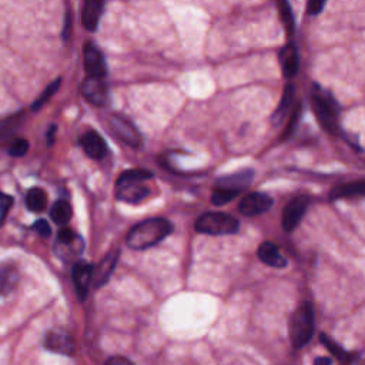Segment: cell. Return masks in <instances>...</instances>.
I'll use <instances>...</instances> for the list:
<instances>
[{
  "mask_svg": "<svg viewBox=\"0 0 365 365\" xmlns=\"http://www.w3.org/2000/svg\"><path fill=\"white\" fill-rule=\"evenodd\" d=\"M172 231L173 224L166 218H149L129 231L126 242L133 250H145L159 244L167 235L172 234Z\"/></svg>",
  "mask_w": 365,
  "mask_h": 365,
  "instance_id": "obj_1",
  "label": "cell"
},
{
  "mask_svg": "<svg viewBox=\"0 0 365 365\" xmlns=\"http://www.w3.org/2000/svg\"><path fill=\"white\" fill-rule=\"evenodd\" d=\"M152 177L153 175L143 168H133L121 173L116 184L117 200L130 204L141 203L150 194V188L145 186V181Z\"/></svg>",
  "mask_w": 365,
  "mask_h": 365,
  "instance_id": "obj_2",
  "label": "cell"
},
{
  "mask_svg": "<svg viewBox=\"0 0 365 365\" xmlns=\"http://www.w3.org/2000/svg\"><path fill=\"white\" fill-rule=\"evenodd\" d=\"M311 106L317 116L320 125L330 133L339 132V110L335 99L328 90H324L319 84H312Z\"/></svg>",
  "mask_w": 365,
  "mask_h": 365,
  "instance_id": "obj_3",
  "label": "cell"
},
{
  "mask_svg": "<svg viewBox=\"0 0 365 365\" xmlns=\"http://www.w3.org/2000/svg\"><path fill=\"white\" fill-rule=\"evenodd\" d=\"M290 339L294 348L307 346L314 335V311L310 303H303L290 317Z\"/></svg>",
  "mask_w": 365,
  "mask_h": 365,
  "instance_id": "obj_4",
  "label": "cell"
},
{
  "mask_svg": "<svg viewBox=\"0 0 365 365\" xmlns=\"http://www.w3.org/2000/svg\"><path fill=\"white\" fill-rule=\"evenodd\" d=\"M237 218L226 213H204L196 222V231L208 235H227L238 231Z\"/></svg>",
  "mask_w": 365,
  "mask_h": 365,
  "instance_id": "obj_5",
  "label": "cell"
},
{
  "mask_svg": "<svg viewBox=\"0 0 365 365\" xmlns=\"http://www.w3.org/2000/svg\"><path fill=\"white\" fill-rule=\"evenodd\" d=\"M109 126L113 134H116L127 145H132V148L137 149L143 144V137L140 132L127 117L120 116V114H112L109 118Z\"/></svg>",
  "mask_w": 365,
  "mask_h": 365,
  "instance_id": "obj_6",
  "label": "cell"
},
{
  "mask_svg": "<svg viewBox=\"0 0 365 365\" xmlns=\"http://www.w3.org/2000/svg\"><path fill=\"white\" fill-rule=\"evenodd\" d=\"M82 93L86 97V100L94 106H106L110 100L109 87L105 79L99 78H87L82 84Z\"/></svg>",
  "mask_w": 365,
  "mask_h": 365,
  "instance_id": "obj_7",
  "label": "cell"
},
{
  "mask_svg": "<svg viewBox=\"0 0 365 365\" xmlns=\"http://www.w3.org/2000/svg\"><path fill=\"white\" fill-rule=\"evenodd\" d=\"M310 204V197L307 196H300V197H296L294 200H291L284 211H283V229L290 233L293 231L301 222V218L307 210Z\"/></svg>",
  "mask_w": 365,
  "mask_h": 365,
  "instance_id": "obj_8",
  "label": "cell"
},
{
  "mask_svg": "<svg viewBox=\"0 0 365 365\" xmlns=\"http://www.w3.org/2000/svg\"><path fill=\"white\" fill-rule=\"evenodd\" d=\"M273 207V199L264 193H251L242 199L238 204V210L242 215L254 217L264 214Z\"/></svg>",
  "mask_w": 365,
  "mask_h": 365,
  "instance_id": "obj_9",
  "label": "cell"
},
{
  "mask_svg": "<svg viewBox=\"0 0 365 365\" xmlns=\"http://www.w3.org/2000/svg\"><path fill=\"white\" fill-rule=\"evenodd\" d=\"M84 67L90 78L105 79L107 75V67L100 48L93 43L84 46Z\"/></svg>",
  "mask_w": 365,
  "mask_h": 365,
  "instance_id": "obj_10",
  "label": "cell"
},
{
  "mask_svg": "<svg viewBox=\"0 0 365 365\" xmlns=\"http://www.w3.org/2000/svg\"><path fill=\"white\" fill-rule=\"evenodd\" d=\"M105 9V0H83L82 23L86 30L96 32Z\"/></svg>",
  "mask_w": 365,
  "mask_h": 365,
  "instance_id": "obj_11",
  "label": "cell"
},
{
  "mask_svg": "<svg viewBox=\"0 0 365 365\" xmlns=\"http://www.w3.org/2000/svg\"><path fill=\"white\" fill-rule=\"evenodd\" d=\"M118 257H120L118 251H112L99 264H97L96 267H93L91 284L96 288H99V287H102V285H105L107 283V280L110 278V276L113 274V271L116 269V264H117Z\"/></svg>",
  "mask_w": 365,
  "mask_h": 365,
  "instance_id": "obj_12",
  "label": "cell"
},
{
  "mask_svg": "<svg viewBox=\"0 0 365 365\" xmlns=\"http://www.w3.org/2000/svg\"><path fill=\"white\" fill-rule=\"evenodd\" d=\"M253 177H254L253 170H241V172L217 179L215 187L241 193L242 190L247 188L251 184Z\"/></svg>",
  "mask_w": 365,
  "mask_h": 365,
  "instance_id": "obj_13",
  "label": "cell"
},
{
  "mask_svg": "<svg viewBox=\"0 0 365 365\" xmlns=\"http://www.w3.org/2000/svg\"><path fill=\"white\" fill-rule=\"evenodd\" d=\"M80 145H82V149L84 150V153L94 160L103 159L106 152H107L106 141L103 140V137L99 133L94 132V130L87 132L80 137Z\"/></svg>",
  "mask_w": 365,
  "mask_h": 365,
  "instance_id": "obj_14",
  "label": "cell"
},
{
  "mask_svg": "<svg viewBox=\"0 0 365 365\" xmlns=\"http://www.w3.org/2000/svg\"><path fill=\"white\" fill-rule=\"evenodd\" d=\"M44 346L47 350H51L57 354L63 355H70L75 351V343L69 334L62 332V331H51L47 332L44 338Z\"/></svg>",
  "mask_w": 365,
  "mask_h": 365,
  "instance_id": "obj_15",
  "label": "cell"
},
{
  "mask_svg": "<svg viewBox=\"0 0 365 365\" xmlns=\"http://www.w3.org/2000/svg\"><path fill=\"white\" fill-rule=\"evenodd\" d=\"M278 59L281 63V70H283V75L287 79L294 78L297 75V71L300 69V56L299 52L294 44H287L284 46L280 53H278Z\"/></svg>",
  "mask_w": 365,
  "mask_h": 365,
  "instance_id": "obj_16",
  "label": "cell"
},
{
  "mask_svg": "<svg viewBox=\"0 0 365 365\" xmlns=\"http://www.w3.org/2000/svg\"><path fill=\"white\" fill-rule=\"evenodd\" d=\"M93 267L84 261H79L73 267V280H75L79 297L84 299L87 296L89 287L91 285Z\"/></svg>",
  "mask_w": 365,
  "mask_h": 365,
  "instance_id": "obj_17",
  "label": "cell"
},
{
  "mask_svg": "<svg viewBox=\"0 0 365 365\" xmlns=\"http://www.w3.org/2000/svg\"><path fill=\"white\" fill-rule=\"evenodd\" d=\"M258 258L270 267H274V269H283V267L287 265V260L281 256L280 249L274 244V242L265 241L258 247Z\"/></svg>",
  "mask_w": 365,
  "mask_h": 365,
  "instance_id": "obj_18",
  "label": "cell"
},
{
  "mask_svg": "<svg viewBox=\"0 0 365 365\" xmlns=\"http://www.w3.org/2000/svg\"><path fill=\"white\" fill-rule=\"evenodd\" d=\"M20 280L15 264L0 265V296H9L17 287Z\"/></svg>",
  "mask_w": 365,
  "mask_h": 365,
  "instance_id": "obj_19",
  "label": "cell"
},
{
  "mask_svg": "<svg viewBox=\"0 0 365 365\" xmlns=\"http://www.w3.org/2000/svg\"><path fill=\"white\" fill-rule=\"evenodd\" d=\"M365 196V181H351L332 188L330 197L331 200H339L347 197H362Z\"/></svg>",
  "mask_w": 365,
  "mask_h": 365,
  "instance_id": "obj_20",
  "label": "cell"
},
{
  "mask_svg": "<svg viewBox=\"0 0 365 365\" xmlns=\"http://www.w3.org/2000/svg\"><path fill=\"white\" fill-rule=\"evenodd\" d=\"M294 96H296V87L293 83H288L283 91V97H281V102L273 116L274 123H278V121L283 120V117L285 116V113L293 109V102H294Z\"/></svg>",
  "mask_w": 365,
  "mask_h": 365,
  "instance_id": "obj_21",
  "label": "cell"
},
{
  "mask_svg": "<svg viewBox=\"0 0 365 365\" xmlns=\"http://www.w3.org/2000/svg\"><path fill=\"white\" fill-rule=\"evenodd\" d=\"M46 204H47V196L42 188L35 187L29 190L28 196H26V206L30 211L40 213L46 208Z\"/></svg>",
  "mask_w": 365,
  "mask_h": 365,
  "instance_id": "obj_22",
  "label": "cell"
},
{
  "mask_svg": "<svg viewBox=\"0 0 365 365\" xmlns=\"http://www.w3.org/2000/svg\"><path fill=\"white\" fill-rule=\"evenodd\" d=\"M51 217L56 224H66L71 218V207L66 200H59L53 204L51 210Z\"/></svg>",
  "mask_w": 365,
  "mask_h": 365,
  "instance_id": "obj_23",
  "label": "cell"
},
{
  "mask_svg": "<svg viewBox=\"0 0 365 365\" xmlns=\"http://www.w3.org/2000/svg\"><path fill=\"white\" fill-rule=\"evenodd\" d=\"M320 339H321L323 346H324V347H326V348H327L334 357H337V359H338L339 362H341V364H348V362L351 361V355H350V354H348L341 346H338L331 337H328V335H326V334H321Z\"/></svg>",
  "mask_w": 365,
  "mask_h": 365,
  "instance_id": "obj_24",
  "label": "cell"
},
{
  "mask_svg": "<svg viewBox=\"0 0 365 365\" xmlns=\"http://www.w3.org/2000/svg\"><path fill=\"white\" fill-rule=\"evenodd\" d=\"M21 125V114H13L0 120V140L10 137Z\"/></svg>",
  "mask_w": 365,
  "mask_h": 365,
  "instance_id": "obj_25",
  "label": "cell"
},
{
  "mask_svg": "<svg viewBox=\"0 0 365 365\" xmlns=\"http://www.w3.org/2000/svg\"><path fill=\"white\" fill-rule=\"evenodd\" d=\"M277 5H278L280 17L284 23L287 32L293 35V32H294V16H293V10H291L288 0H277Z\"/></svg>",
  "mask_w": 365,
  "mask_h": 365,
  "instance_id": "obj_26",
  "label": "cell"
},
{
  "mask_svg": "<svg viewBox=\"0 0 365 365\" xmlns=\"http://www.w3.org/2000/svg\"><path fill=\"white\" fill-rule=\"evenodd\" d=\"M60 83H62V79L59 78L57 80H55V82H52L48 86H46V89H44V90L42 91V94L37 97L36 102L32 105V110H39V109H42L48 100H51V97L59 90Z\"/></svg>",
  "mask_w": 365,
  "mask_h": 365,
  "instance_id": "obj_27",
  "label": "cell"
},
{
  "mask_svg": "<svg viewBox=\"0 0 365 365\" xmlns=\"http://www.w3.org/2000/svg\"><path fill=\"white\" fill-rule=\"evenodd\" d=\"M301 114H303V105H301V103H297L296 107H293V112H291V117H290V120H288L287 127L284 129V133H283V136H281V140H287L288 137L293 136V133L296 132L297 125L300 123Z\"/></svg>",
  "mask_w": 365,
  "mask_h": 365,
  "instance_id": "obj_28",
  "label": "cell"
},
{
  "mask_svg": "<svg viewBox=\"0 0 365 365\" xmlns=\"http://www.w3.org/2000/svg\"><path fill=\"white\" fill-rule=\"evenodd\" d=\"M240 193L233 191V190H227V188H218L215 187L213 191V196H211V203L214 206H224L227 203H230L231 200H234Z\"/></svg>",
  "mask_w": 365,
  "mask_h": 365,
  "instance_id": "obj_29",
  "label": "cell"
},
{
  "mask_svg": "<svg viewBox=\"0 0 365 365\" xmlns=\"http://www.w3.org/2000/svg\"><path fill=\"white\" fill-rule=\"evenodd\" d=\"M57 242L62 247L69 249V247L75 246L76 242H79V237L76 235V233L73 231L71 229L63 227V229H60V231L57 234Z\"/></svg>",
  "mask_w": 365,
  "mask_h": 365,
  "instance_id": "obj_30",
  "label": "cell"
},
{
  "mask_svg": "<svg viewBox=\"0 0 365 365\" xmlns=\"http://www.w3.org/2000/svg\"><path fill=\"white\" fill-rule=\"evenodd\" d=\"M29 152V141L24 139H17L9 149V154L13 157H23Z\"/></svg>",
  "mask_w": 365,
  "mask_h": 365,
  "instance_id": "obj_31",
  "label": "cell"
},
{
  "mask_svg": "<svg viewBox=\"0 0 365 365\" xmlns=\"http://www.w3.org/2000/svg\"><path fill=\"white\" fill-rule=\"evenodd\" d=\"M12 206H13V197L8 196L5 193H0V226L3 224Z\"/></svg>",
  "mask_w": 365,
  "mask_h": 365,
  "instance_id": "obj_32",
  "label": "cell"
},
{
  "mask_svg": "<svg viewBox=\"0 0 365 365\" xmlns=\"http://www.w3.org/2000/svg\"><path fill=\"white\" fill-rule=\"evenodd\" d=\"M327 2H328V0H308L307 13L310 16H317V15H320L324 10Z\"/></svg>",
  "mask_w": 365,
  "mask_h": 365,
  "instance_id": "obj_33",
  "label": "cell"
},
{
  "mask_svg": "<svg viewBox=\"0 0 365 365\" xmlns=\"http://www.w3.org/2000/svg\"><path fill=\"white\" fill-rule=\"evenodd\" d=\"M33 230L42 237H48V235L52 234V229H51V226H48V223L46 220H37L33 224Z\"/></svg>",
  "mask_w": 365,
  "mask_h": 365,
  "instance_id": "obj_34",
  "label": "cell"
},
{
  "mask_svg": "<svg viewBox=\"0 0 365 365\" xmlns=\"http://www.w3.org/2000/svg\"><path fill=\"white\" fill-rule=\"evenodd\" d=\"M106 365H134V364L125 357H112Z\"/></svg>",
  "mask_w": 365,
  "mask_h": 365,
  "instance_id": "obj_35",
  "label": "cell"
},
{
  "mask_svg": "<svg viewBox=\"0 0 365 365\" xmlns=\"http://www.w3.org/2000/svg\"><path fill=\"white\" fill-rule=\"evenodd\" d=\"M56 130H57L56 126H51V129H48V132H47V141H48V144H51V145L55 143Z\"/></svg>",
  "mask_w": 365,
  "mask_h": 365,
  "instance_id": "obj_36",
  "label": "cell"
},
{
  "mask_svg": "<svg viewBox=\"0 0 365 365\" xmlns=\"http://www.w3.org/2000/svg\"><path fill=\"white\" fill-rule=\"evenodd\" d=\"M314 365H331V359L327 357H319V358H315Z\"/></svg>",
  "mask_w": 365,
  "mask_h": 365,
  "instance_id": "obj_37",
  "label": "cell"
},
{
  "mask_svg": "<svg viewBox=\"0 0 365 365\" xmlns=\"http://www.w3.org/2000/svg\"><path fill=\"white\" fill-rule=\"evenodd\" d=\"M359 365H365V359H364V361H362Z\"/></svg>",
  "mask_w": 365,
  "mask_h": 365,
  "instance_id": "obj_38",
  "label": "cell"
}]
</instances>
